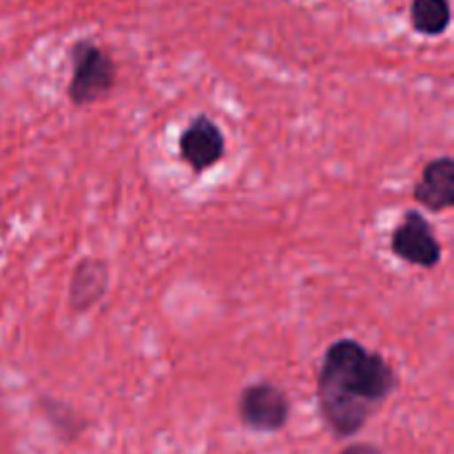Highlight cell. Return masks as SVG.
I'll use <instances>...</instances> for the list:
<instances>
[{
    "label": "cell",
    "mask_w": 454,
    "mask_h": 454,
    "mask_svg": "<svg viewBox=\"0 0 454 454\" xmlns=\"http://www.w3.org/2000/svg\"><path fill=\"white\" fill-rule=\"evenodd\" d=\"M399 372L355 337H340L324 350L317 372V411L333 437L353 439L397 393Z\"/></svg>",
    "instance_id": "obj_1"
},
{
    "label": "cell",
    "mask_w": 454,
    "mask_h": 454,
    "mask_svg": "<svg viewBox=\"0 0 454 454\" xmlns=\"http://www.w3.org/2000/svg\"><path fill=\"white\" fill-rule=\"evenodd\" d=\"M71 80L67 87L74 106H89L109 96L118 82V67L114 56L89 38H80L71 44Z\"/></svg>",
    "instance_id": "obj_2"
},
{
    "label": "cell",
    "mask_w": 454,
    "mask_h": 454,
    "mask_svg": "<svg viewBox=\"0 0 454 454\" xmlns=\"http://www.w3.org/2000/svg\"><path fill=\"white\" fill-rule=\"evenodd\" d=\"M291 397L279 384L257 380L244 386L238 395V419L257 434H275L291 421Z\"/></svg>",
    "instance_id": "obj_3"
},
{
    "label": "cell",
    "mask_w": 454,
    "mask_h": 454,
    "mask_svg": "<svg viewBox=\"0 0 454 454\" xmlns=\"http://www.w3.org/2000/svg\"><path fill=\"white\" fill-rule=\"evenodd\" d=\"M390 251L403 264L434 270L443 260V247L433 224L419 208H408L390 233Z\"/></svg>",
    "instance_id": "obj_4"
},
{
    "label": "cell",
    "mask_w": 454,
    "mask_h": 454,
    "mask_svg": "<svg viewBox=\"0 0 454 454\" xmlns=\"http://www.w3.org/2000/svg\"><path fill=\"white\" fill-rule=\"evenodd\" d=\"M177 153L195 176H202L226 158L224 131L211 115H193L177 137Z\"/></svg>",
    "instance_id": "obj_5"
},
{
    "label": "cell",
    "mask_w": 454,
    "mask_h": 454,
    "mask_svg": "<svg viewBox=\"0 0 454 454\" xmlns=\"http://www.w3.org/2000/svg\"><path fill=\"white\" fill-rule=\"evenodd\" d=\"M109 266L98 257H84L75 264L67 291V304L75 315H84L96 309L109 291Z\"/></svg>",
    "instance_id": "obj_6"
},
{
    "label": "cell",
    "mask_w": 454,
    "mask_h": 454,
    "mask_svg": "<svg viewBox=\"0 0 454 454\" xmlns=\"http://www.w3.org/2000/svg\"><path fill=\"white\" fill-rule=\"evenodd\" d=\"M412 198L421 208L433 213H446L454 207V158L442 155L421 168L419 180L415 182Z\"/></svg>",
    "instance_id": "obj_7"
},
{
    "label": "cell",
    "mask_w": 454,
    "mask_h": 454,
    "mask_svg": "<svg viewBox=\"0 0 454 454\" xmlns=\"http://www.w3.org/2000/svg\"><path fill=\"white\" fill-rule=\"evenodd\" d=\"M452 7L450 0H412L411 25L417 34L426 38H439L450 29Z\"/></svg>",
    "instance_id": "obj_8"
},
{
    "label": "cell",
    "mask_w": 454,
    "mask_h": 454,
    "mask_svg": "<svg viewBox=\"0 0 454 454\" xmlns=\"http://www.w3.org/2000/svg\"><path fill=\"white\" fill-rule=\"evenodd\" d=\"M40 408H43L44 417L51 421L53 428L62 430V433L71 434V437H75V434L80 433V424H82V419H80L78 412H75L69 403H62L51 397H43L40 399Z\"/></svg>",
    "instance_id": "obj_9"
},
{
    "label": "cell",
    "mask_w": 454,
    "mask_h": 454,
    "mask_svg": "<svg viewBox=\"0 0 454 454\" xmlns=\"http://www.w3.org/2000/svg\"><path fill=\"white\" fill-rule=\"evenodd\" d=\"M337 454H384L377 443H368V442H357V443H348L346 448H341Z\"/></svg>",
    "instance_id": "obj_10"
}]
</instances>
